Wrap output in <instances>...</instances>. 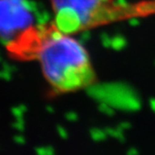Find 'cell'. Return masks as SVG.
<instances>
[{"instance_id": "obj_1", "label": "cell", "mask_w": 155, "mask_h": 155, "mask_svg": "<svg viewBox=\"0 0 155 155\" xmlns=\"http://www.w3.org/2000/svg\"><path fill=\"white\" fill-rule=\"evenodd\" d=\"M34 51L43 74L58 91L88 86L94 80L91 62L82 44L58 29H39Z\"/></svg>"}, {"instance_id": "obj_2", "label": "cell", "mask_w": 155, "mask_h": 155, "mask_svg": "<svg viewBox=\"0 0 155 155\" xmlns=\"http://www.w3.org/2000/svg\"><path fill=\"white\" fill-rule=\"evenodd\" d=\"M113 0H51L56 29L72 34L104 18Z\"/></svg>"}, {"instance_id": "obj_3", "label": "cell", "mask_w": 155, "mask_h": 155, "mask_svg": "<svg viewBox=\"0 0 155 155\" xmlns=\"http://www.w3.org/2000/svg\"><path fill=\"white\" fill-rule=\"evenodd\" d=\"M37 4L30 0H0V39L6 45L25 36L37 21Z\"/></svg>"}, {"instance_id": "obj_4", "label": "cell", "mask_w": 155, "mask_h": 155, "mask_svg": "<svg viewBox=\"0 0 155 155\" xmlns=\"http://www.w3.org/2000/svg\"><path fill=\"white\" fill-rule=\"evenodd\" d=\"M66 118H68L69 120H74L77 119V116L74 112H69V113L66 114Z\"/></svg>"}, {"instance_id": "obj_5", "label": "cell", "mask_w": 155, "mask_h": 155, "mask_svg": "<svg viewBox=\"0 0 155 155\" xmlns=\"http://www.w3.org/2000/svg\"><path fill=\"white\" fill-rule=\"evenodd\" d=\"M58 130H59V132H60V135H62V136H63V137H66V134H64L65 131H64L62 127H59V128H58Z\"/></svg>"}]
</instances>
